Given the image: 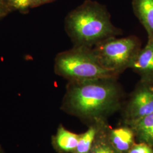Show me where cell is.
Listing matches in <instances>:
<instances>
[{
  "label": "cell",
  "instance_id": "14",
  "mask_svg": "<svg viewBox=\"0 0 153 153\" xmlns=\"http://www.w3.org/2000/svg\"><path fill=\"white\" fill-rule=\"evenodd\" d=\"M127 153H153V148L146 143H135Z\"/></svg>",
  "mask_w": 153,
  "mask_h": 153
},
{
  "label": "cell",
  "instance_id": "13",
  "mask_svg": "<svg viewBox=\"0 0 153 153\" xmlns=\"http://www.w3.org/2000/svg\"><path fill=\"white\" fill-rule=\"evenodd\" d=\"M7 1L12 10H16L25 13L31 8V0H7Z\"/></svg>",
  "mask_w": 153,
  "mask_h": 153
},
{
  "label": "cell",
  "instance_id": "9",
  "mask_svg": "<svg viewBox=\"0 0 153 153\" xmlns=\"http://www.w3.org/2000/svg\"><path fill=\"white\" fill-rule=\"evenodd\" d=\"M123 124L131 128L137 142L146 143L153 148V112L139 119Z\"/></svg>",
  "mask_w": 153,
  "mask_h": 153
},
{
  "label": "cell",
  "instance_id": "16",
  "mask_svg": "<svg viewBox=\"0 0 153 153\" xmlns=\"http://www.w3.org/2000/svg\"><path fill=\"white\" fill-rule=\"evenodd\" d=\"M12 10L9 8L0 7V19L5 17Z\"/></svg>",
  "mask_w": 153,
  "mask_h": 153
},
{
  "label": "cell",
  "instance_id": "19",
  "mask_svg": "<svg viewBox=\"0 0 153 153\" xmlns=\"http://www.w3.org/2000/svg\"><path fill=\"white\" fill-rule=\"evenodd\" d=\"M152 90H153V86H152Z\"/></svg>",
  "mask_w": 153,
  "mask_h": 153
},
{
  "label": "cell",
  "instance_id": "2",
  "mask_svg": "<svg viewBox=\"0 0 153 153\" xmlns=\"http://www.w3.org/2000/svg\"><path fill=\"white\" fill-rule=\"evenodd\" d=\"M64 24L74 46L93 48L104 40L123 33L121 29L112 23L105 6L93 0H85L70 11Z\"/></svg>",
  "mask_w": 153,
  "mask_h": 153
},
{
  "label": "cell",
  "instance_id": "6",
  "mask_svg": "<svg viewBox=\"0 0 153 153\" xmlns=\"http://www.w3.org/2000/svg\"><path fill=\"white\" fill-rule=\"evenodd\" d=\"M140 77V81L153 85V39H148L147 44L141 48L131 66Z\"/></svg>",
  "mask_w": 153,
  "mask_h": 153
},
{
  "label": "cell",
  "instance_id": "15",
  "mask_svg": "<svg viewBox=\"0 0 153 153\" xmlns=\"http://www.w3.org/2000/svg\"><path fill=\"white\" fill-rule=\"evenodd\" d=\"M53 0H31V8L38 7L39 6L49 3Z\"/></svg>",
  "mask_w": 153,
  "mask_h": 153
},
{
  "label": "cell",
  "instance_id": "8",
  "mask_svg": "<svg viewBox=\"0 0 153 153\" xmlns=\"http://www.w3.org/2000/svg\"><path fill=\"white\" fill-rule=\"evenodd\" d=\"M82 134H76L60 125L52 137V145L59 153H73L76 150Z\"/></svg>",
  "mask_w": 153,
  "mask_h": 153
},
{
  "label": "cell",
  "instance_id": "11",
  "mask_svg": "<svg viewBox=\"0 0 153 153\" xmlns=\"http://www.w3.org/2000/svg\"><path fill=\"white\" fill-rule=\"evenodd\" d=\"M108 123H104L99 131L89 153H122L109 141L107 134Z\"/></svg>",
  "mask_w": 153,
  "mask_h": 153
},
{
  "label": "cell",
  "instance_id": "12",
  "mask_svg": "<svg viewBox=\"0 0 153 153\" xmlns=\"http://www.w3.org/2000/svg\"><path fill=\"white\" fill-rule=\"evenodd\" d=\"M104 123L106 122L96 123L88 126L87 131L82 133L76 149L73 153H89L93 146L96 136L101 126Z\"/></svg>",
  "mask_w": 153,
  "mask_h": 153
},
{
  "label": "cell",
  "instance_id": "10",
  "mask_svg": "<svg viewBox=\"0 0 153 153\" xmlns=\"http://www.w3.org/2000/svg\"><path fill=\"white\" fill-rule=\"evenodd\" d=\"M133 10L148 33L153 39V0H132Z\"/></svg>",
  "mask_w": 153,
  "mask_h": 153
},
{
  "label": "cell",
  "instance_id": "17",
  "mask_svg": "<svg viewBox=\"0 0 153 153\" xmlns=\"http://www.w3.org/2000/svg\"><path fill=\"white\" fill-rule=\"evenodd\" d=\"M0 7H7L11 10L10 7L8 5L7 0H0Z\"/></svg>",
  "mask_w": 153,
  "mask_h": 153
},
{
  "label": "cell",
  "instance_id": "4",
  "mask_svg": "<svg viewBox=\"0 0 153 153\" xmlns=\"http://www.w3.org/2000/svg\"><path fill=\"white\" fill-rule=\"evenodd\" d=\"M141 48V42L136 36L112 37L93 48L101 65L109 71L120 76L131 68Z\"/></svg>",
  "mask_w": 153,
  "mask_h": 153
},
{
  "label": "cell",
  "instance_id": "1",
  "mask_svg": "<svg viewBox=\"0 0 153 153\" xmlns=\"http://www.w3.org/2000/svg\"><path fill=\"white\" fill-rule=\"evenodd\" d=\"M117 79L111 77L68 82L61 109L88 126L107 122L125 103V93Z\"/></svg>",
  "mask_w": 153,
  "mask_h": 153
},
{
  "label": "cell",
  "instance_id": "7",
  "mask_svg": "<svg viewBox=\"0 0 153 153\" xmlns=\"http://www.w3.org/2000/svg\"><path fill=\"white\" fill-rule=\"evenodd\" d=\"M107 134L111 143L122 153H127L136 143L134 133L129 126L124 124L116 128L107 126Z\"/></svg>",
  "mask_w": 153,
  "mask_h": 153
},
{
  "label": "cell",
  "instance_id": "3",
  "mask_svg": "<svg viewBox=\"0 0 153 153\" xmlns=\"http://www.w3.org/2000/svg\"><path fill=\"white\" fill-rule=\"evenodd\" d=\"M54 71L68 82L103 78H119L101 65L93 48L73 46L56 56Z\"/></svg>",
  "mask_w": 153,
  "mask_h": 153
},
{
  "label": "cell",
  "instance_id": "18",
  "mask_svg": "<svg viewBox=\"0 0 153 153\" xmlns=\"http://www.w3.org/2000/svg\"><path fill=\"white\" fill-rule=\"evenodd\" d=\"M0 153H4L3 150H2V149L1 146H0Z\"/></svg>",
  "mask_w": 153,
  "mask_h": 153
},
{
  "label": "cell",
  "instance_id": "5",
  "mask_svg": "<svg viewBox=\"0 0 153 153\" xmlns=\"http://www.w3.org/2000/svg\"><path fill=\"white\" fill-rule=\"evenodd\" d=\"M153 84L140 81L121 109L123 123L139 119L153 112Z\"/></svg>",
  "mask_w": 153,
  "mask_h": 153
}]
</instances>
